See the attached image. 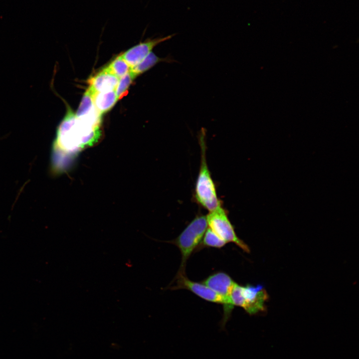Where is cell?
<instances>
[{"label": "cell", "mask_w": 359, "mask_h": 359, "mask_svg": "<svg viewBox=\"0 0 359 359\" xmlns=\"http://www.w3.org/2000/svg\"><path fill=\"white\" fill-rule=\"evenodd\" d=\"M197 138L200 148V164L194 196L197 203L210 212L222 204L217 197L215 185L206 162L205 128L200 129Z\"/></svg>", "instance_id": "cell-2"}, {"label": "cell", "mask_w": 359, "mask_h": 359, "mask_svg": "<svg viewBox=\"0 0 359 359\" xmlns=\"http://www.w3.org/2000/svg\"><path fill=\"white\" fill-rule=\"evenodd\" d=\"M207 225L212 231L226 242H232L245 252L250 251L248 245L236 235L227 211L222 205L209 212L206 216Z\"/></svg>", "instance_id": "cell-5"}, {"label": "cell", "mask_w": 359, "mask_h": 359, "mask_svg": "<svg viewBox=\"0 0 359 359\" xmlns=\"http://www.w3.org/2000/svg\"><path fill=\"white\" fill-rule=\"evenodd\" d=\"M101 136L100 125L77 119L67 107L58 125L52 145L53 157L84 149L95 144Z\"/></svg>", "instance_id": "cell-1"}, {"label": "cell", "mask_w": 359, "mask_h": 359, "mask_svg": "<svg viewBox=\"0 0 359 359\" xmlns=\"http://www.w3.org/2000/svg\"><path fill=\"white\" fill-rule=\"evenodd\" d=\"M118 100L115 89L96 93L94 96L95 107L102 115L112 109Z\"/></svg>", "instance_id": "cell-11"}, {"label": "cell", "mask_w": 359, "mask_h": 359, "mask_svg": "<svg viewBox=\"0 0 359 359\" xmlns=\"http://www.w3.org/2000/svg\"><path fill=\"white\" fill-rule=\"evenodd\" d=\"M106 67L119 78L127 73L131 68L121 55L116 57Z\"/></svg>", "instance_id": "cell-13"}, {"label": "cell", "mask_w": 359, "mask_h": 359, "mask_svg": "<svg viewBox=\"0 0 359 359\" xmlns=\"http://www.w3.org/2000/svg\"><path fill=\"white\" fill-rule=\"evenodd\" d=\"M226 243L210 228L206 229L203 237V244L205 246L219 248Z\"/></svg>", "instance_id": "cell-14"}, {"label": "cell", "mask_w": 359, "mask_h": 359, "mask_svg": "<svg viewBox=\"0 0 359 359\" xmlns=\"http://www.w3.org/2000/svg\"><path fill=\"white\" fill-rule=\"evenodd\" d=\"M160 62L174 63L176 62L177 61L170 56L165 58L159 57L151 51L140 63L131 67L129 72L136 78V76L148 70Z\"/></svg>", "instance_id": "cell-10"}, {"label": "cell", "mask_w": 359, "mask_h": 359, "mask_svg": "<svg viewBox=\"0 0 359 359\" xmlns=\"http://www.w3.org/2000/svg\"><path fill=\"white\" fill-rule=\"evenodd\" d=\"M202 283L220 295L224 301L223 318L220 323L221 330H224L233 309L230 295L235 283L232 278L224 272H217L205 279Z\"/></svg>", "instance_id": "cell-6"}, {"label": "cell", "mask_w": 359, "mask_h": 359, "mask_svg": "<svg viewBox=\"0 0 359 359\" xmlns=\"http://www.w3.org/2000/svg\"><path fill=\"white\" fill-rule=\"evenodd\" d=\"M230 298L233 306L242 307L248 314L253 315L265 311L268 295L261 285L243 286L235 283Z\"/></svg>", "instance_id": "cell-4"}, {"label": "cell", "mask_w": 359, "mask_h": 359, "mask_svg": "<svg viewBox=\"0 0 359 359\" xmlns=\"http://www.w3.org/2000/svg\"><path fill=\"white\" fill-rule=\"evenodd\" d=\"M135 78L129 71L119 78L115 88L118 100L121 99L127 94L128 89Z\"/></svg>", "instance_id": "cell-15"}, {"label": "cell", "mask_w": 359, "mask_h": 359, "mask_svg": "<svg viewBox=\"0 0 359 359\" xmlns=\"http://www.w3.org/2000/svg\"><path fill=\"white\" fill-rule=\"evenodd\" d=\"M96 94L91 87L89 86L81 99L79 106L75 114L77 119L92 115L98 111L94 104V96Z\"/></svg>", "instance_id": "cell-12"}, {"label": "cell", "mask_w": 359, "mask_h": 359, "mask_svg": "<svg viewBox=\"0 0 359 359\" xmlns=\"http://www.w3.org/2000/svg\"><path fill=\"white\" fill-rule=\"evenodd\" d=\"M176 34L174 33L165 37L146 40L131 47L121 55L130 67H132L143 60L152 51V49L155 46L172 38Z\"/></svg>", "instance_id": "cell-8"}, {"label": "cell", "mask_w": 359, "mask_h": 359, "mask_svg": "<svg viewBox=\"0 0 359 359\" xmlns=\"http://www.w3.org/2000/svg\"><path fill=\"white\" fill-rule=\"evenodd\" d=\"M205 216L199 214L172 242L180 249L181 261L178 274H185L187 260L203 238L207 227Z\"/></svg>", "instance_id": "cell-3"}, {"label": "cell", "mask_w": 359, "mask_h": 359, "mask_svg": "<svg viewBox=\"0 0 359 359\" xmlns=\"http://www.w3.org/2000/svg\"><path fill=\"white\" fill-rule=\"evenodd\" d=\"M119 78L105 67L88 80L89 86L96 93L115 89Z\"/></svg>", "instance_id": "cell-9"}, {"label": "cell", "mask_w": 359, "mask_h": 359, "mask_svg": "<svg viewBox=\"0 0 359 359\" xmlns=\"http://www.w3.org/2000/svg\"><path fill=\"white\" fill-rule=\"evenodd\" d=\"M176 279V285L171 289H185L205 300L224 305V299L220 295L203 283L190 280L185 274H177Z\"/></svg>", "instance_id": "cell-7"}]
</instances>
